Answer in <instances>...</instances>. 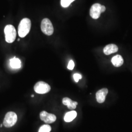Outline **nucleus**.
<instances>
[{
    "label": "nucleus",
    "instance_id": "nucleus-1",
    "mask_svg": "<svg viewBox=\"0 0 132 132\" xmlns=\"http://www.w3.org/2000/svg\"><path fill=\"white\" fill-rule=\"evenodd\" d=\"M31 25L30 19L25 18L21 20L18 27V34L20 37L24 38L29 33Z\"/></svg>",
    "mask_w": 132,
    "mask_h": 132
},
{
    "label": "nucleus",
    "instance_id": "nucleus-2",
    "mask_svg": "<svg viewBox=\"0 0 132 132\" xmlns=\"http://www.w3.org/2000/svg\"><path fill=\"white\" fill-rule=\"evenodd\" d=\"M4 31L6 42L9 43L13 42L16 38L17 35L16 30L14 26L11 24H8L6 26Z\"/></svg>",
    "mask_w": 132,
    "mask_h": 132
},
{
    "label": "nucleus",
    "instance_id": "nucleus-3",
    "mask_svg": "<svg viewBox=\"0 0 132 132\" xmlns=\"http://www.w3.org/2000/svg\"><path fill=\"white\" fill-rule=\"evenodd\" d=\"M17 121V114L13 112H9L5 116L3 124L5 127H11L16 124Z\"/></svg>",
    "mask_w": 132,
    "mask_h": 132
},
{
    "label": "nucleus",
    "instance_id": "nucleus-4",
    "mask_svg": "<svg viewBox=\"0 0 132 132\" xmlns=\"http://www.w3.org/2000/svg\"><path fill=\"white\" fill-rule=\"evenodd\" d=\"M41 28L43 32L48 36L52 35L54 31L52 23L51 21L47 18H44L42 21Z\"/></svg>",
    "mask_w": 132,
    "mask_h": 132
},
{
    "label": "nucleus",
    "instance_id": "nucleus-5",
    "mask_svg": "<svg viewBox=\"0 0 132 132\" xmlns=\"http://www.w3.org/2000/svg\"><path fill=\"white\" fill-rule=\"evenodd\" d=\"M51 89V86L47 83L43 81L38 82L34 87L35 92L39 94H47L50 91Z\"/></svg>",
    "mask_w": 132,
    "mask_h": 132
},
{
    "label": "nucleus",
    "instance_id": "nucleus-6",
    "mask_svg": "<svg viewBox=\"0 0 132 132\" xmlns=\"http://www.w3.org/2000/svg\"><path fill=\"white\" fill-rule=\"evenodd\" d=\"M40 118L42 120L47 124L52 123L56 120V117L54 114L48 113L46 111H42L40 113Z\"/></svg>",
    "mask_w": 132,
    "mask_h": 132
},
{
    "label": "nucleus",
    "instance_id": "nucleus-7",
    "mask_svg": "<svg viewBox=\"0 0 132 132\" xmlns=\"http://www.w3.org/2000/svg\"><path fill=\"white\" fill-rule=\"evenodd\" d=\"M101 5L99 4H95L93 5L90 9V16L92 18L98 19L101 13Z\"/></svg>",
    "mask_w": 132,
    "mask_h": 132
},
{
    "label": "nucleus",
    "instance_id": "nucleus-8",
    "mask_svg": "<svg viewBox=\"0 0 132 132\" xmlns=\"http://www.w3.org/2000/svg\"><path fill=\"white\" fill-rule=\"evenodd\" d=\"M108 93V90L107 88H103L97 92L96 93V99L97 101L99 103H103Z\"/></svg>",
    "mask_w": 132,
    "mask_h": 132
},
{
    "label": "nucleus",
    "instance_id": "nucleus-9",
    "mask_svg": "<svg viewBox=\"0 0 132 132\" xmlns=\"http://www.w3.org/2000/svg\"><path fill=\"white\" fill-rule=\"evenodd\" d=\"M118 51V46L114 44L108 45L103 49V52L106 55H110L112 53L117 52Z\"/></svg>",
    "mask_w": 132,
    "mask_h": 132
},
{
    "label": "nucleus",
    "instance_id": "nucleus-10",
    "mask_svg": "<svg viewBox=\"0 0 132 132\" xmlns=\"http://www.w3.org/2000/svg\"><path fill=\"white\" fill-rule=\"evenodd\" d=\"M63 104L67 106L68 108L71 110L75 109L78 103L76 101H73L70 98L68 97H65L62 100Z\"/></svg>",
    "mask_w": 132,
    "mask_h": 132
},
{
    "label": "nucleus",
    "instance_id": "nucleus-11",
    "mask_svg": "<svg viewBox=\"0 0 132 132\" xmlns=\"http://www.w3.org/2000/svg\"><path fill=\"white\" fill-rule=\"evenodd\" d=\"M111 61L113 66L116 67H119L122 66L124 62L122 57L119 55H117L113 57Z\"/></svg>",
    "mask_w": 132,
    "mask_h": 132
},
{
    "label": "nucleus",
    "instance_id": "nucleus-12",
    "mask_svg": "<svg viewBox=\"0 0 132 132\" xmlns=\"http://www.w3.org/2000/svg\"><path fill=\"white\" fill-rule=\"evenodd\" d=\"M77 116V113L75 111H72L66 113L64 117V120L67 122L72 121Z\"/></svg>",
    "mask_w": 132,
    "mask_h": 132
},
{
    "label": "nucleus",
    "instance_id": "nucleus-13",
    "mask_svg": "<svg viewBox=\"0 0 132 132\" xmlns=\"http://www.w3.org/2000/svg\"><path fill=\"white\" fill-rule=\"evenodd\" d=\"M10 65L13 69H19L21 67V62L19 58L14 57L10 60Z\"/></svg>",
    "mask_w": 132,
    "mask_h": 132
},
{
    "label": "nucleus",
    "instance_id": "nucleus-14",
    "mask_svg": "<svg viewBox=\"0 0 132 132\" xmlns=\"http://www.w3.org/2000/svg\"><path fill=\"white\" fill-rule=\"evenodd\" d=\"M52 130V128L49 125H44L40 128L39 132H50Z\"/></svg>",
    "mask_w": 132,
    "mask_h": 132
},
{
    "label": "nucleus",
    "instance_id": "nucleus-15",
    "mask_svg": "<svg viewBox=\"0 0 132 132\" xmlns=\"http://www.w3.org/2000/svg\"><path fill=\"white\" fill-rule=\"evenodd\" d=\"M75 0H61V5L63 7H67Z\"/></svg>",
    "mask_w": 132,
    "mask_h": 132
},
{
    "label": "nucleus",
    "instance_id": "nucleus-16",
    "mask_svg": "<svg viewBox=\"0 0 132 132\" xmlns=\"http://www.w3.org/2000/svg\"><path fill=\"white\" fill-rule=\"evenodd\" d=\"M74 67H75L74 62L72 60H70L68 66V69L70 70H72L73 69Z\"/></svg>",
    "mask_w": 132,
    "mask_h": 132
},
{
    "label": "nucleus",
    "instance_id": "nucleus-17",
    "mask_svg": "<svg viewBox=\"0 0 132 132\" xmlns=\"http://www.w3.org/2000/svg\"><path fill=\"white\" fill-rule=\"evenodd\" d=\"M73 78L76 82H78L79 80L82 78V76L79 73H75L73 75Z\"/></svg>",
    "mask_w": 132,
    "mask_h": 132
},
{
    "label": "nucleus",
    "instance_id": "nucleus-18",
    "mask_svg": "<svg viewBox=\"0 0 132 132\" xmlns=\"http://www.w3.org/2000/svg\"><path fill=\"white\" fill-rule=\"evenodd\" d=\"M105 10H106L105 6H104V5H101V13L104 12Z\"/></svg>",
    "mask_w": 132,
    "mask_h": 132
},
{
    "label": "nucleus",
    "instance_id": "nucleus-19",
    "mask_svg": "<svg viewBox=\"0 0 132 132\" xmlns=\"http://www.w3.org/2000/svg\"><path fill=\"white\" fill-rule=\"evenodd\" d=\"M2 126H3V125H2V124H1V125H0V127H2Z\"/></svg>",
    "mask_w": 132,
    "mask_h": 132
},
{
    "label": "nucleus",
    "instance_id": "nucleus-20",
    "mask_svg": "<svg viewBox=\"0 0 132 132\" xmlns=\"http://www.w3.org/2000/svg\"><path fill=\"white\" fill-rule=\"evenodd\" d=\"M31 97H34V95H33V94L31 95Z\"/></svg>",
    "mask_w": 132,
    "mask_h": 132
}]
</instances>
